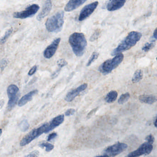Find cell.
Masks as SVG:
<instances>
[{"label": "cell", "instance_id": "cell-34", "mask_svg": "<svg viewBox=\"0 0 157 157\" xmlns=\"http://www.w3.org/2000/svg\"><path fill=\"white\" fill-rule=\"evenodd\" d=\"M61 70V68H59V69H58V70H57V71H56V72H54V73H53V74H52V77H54V78H55V77H57V76H58V75H59V73L60 71Z\"/></svg>", "mask_w": 157, "mask_h": 157}, {"label": "cell", "instance_id": "cell-22", "mask_svg": "<svg viewBox=\"0 0 157 157\" xmlns=\"http://www.w3.org/2000/svg\"><path fill=\"white\" fill-rule=\"evenodd\" d=\"M130 97V95L129 93H126L122 94L120 96V98L118 100V103L120 105H122L128 101Z\"/></svg>", "mask_w": 157, "mask_h": 157}, {"label": "cell", "instance_id": "cell-37", "mask_svg": "<svg viewBox=\"0 0 157 157\" xmlns=\"http://www.w3.org/2000/svg\"><path fill=\"white\" fill-rule=\"evenodd\" d=\"M95 157H109V156L107 155H100V156H96Z\"/></svg>", "mask_w": 157, "mask_h": 157}, {"label": "cell", "instance_id": "cell-29", "mask_svg": "<svg viewBox=\"0 0 157 157\" xmlns=\"http://www.w3.org/2000/svg\"><path fill=\"white\" fill-rule=\"evenodd\" d=\"M75 109L73 108H70L67 110L65 112V115L66 116H70L74 115L75 113Z\"/></svg>", "mask_w": 157, "mask_h": 157}, {"label": "cell", "instance_id": "cell-20", "mask_svg": "<svg viewBox=\"0 0 157 157\" xmlns=\"http://www.w3.org/2000/svg\"><path fill=\"white\" fill-rule=\"evenodd\" d=\"M143 77V73L141 70H137L133 76L132 81L133 83H136L142 80Z\"/></svg>", "mask_w": 157, "mask_h": 157}, {"label": "cell", "instance_id": "cell-28", "mask_svg": "<svg viewBox=\"0 0 157 157\" xmlns=\"http://www.w3.org/2000/svg\"><path fill=\"white\" fill-rule=\"evenodd\" d=\"M68 64V62L64 59H60L57 61V65L61 69L62 67L66 66Z\"/></svg>", "mask_w": 157, "mask_h": 157}, {"label": "cell", "instance_id": "cell-25", "mask_svg": "<svg viewBox=\"0 0 157 157\" xmlns=\"http://www.w3.org/2000/svg\"><path fill=\"white\" fill-rule=\"evenodd\" d=\"M99 55V54L98 53L96 52H93L92 55H91V57L90 58L87 64V66H90L93 62L95 61L98 59Z\"/></svg>", "mask_w": 157, "mask_h": 157}, {"label": "cell", "instance_id": "cell-26", "mask_svg": "<svg viewBox=\"0 0 157 157\" xmlns=\"http://www.w3.org/2000/svg\"><path fill=\"white\" fill-rule=\"evenodd\" d=\"M155 46V43L154 42L152 43H147L142 48V50L144 52L149 51L151 49H153Z\"/></svg>", "mask_w": 157, "mask_h": 157}, {"label": "cell", "instance_id": "cell-7", "mask_svg": "<svg viewBox=\"0 0 157 157\" xmlns=\"http://www.w3.org/2000/svg\"><path fill=\"white\" fill-rule=\"evenodd\" d=\"M39 9V6L34 4L28 6L24 11L14 13L13 17L15 18L20 19H24L27 18L31 17L36 14Z\"/></svg>", "mask_w": 157, "mask_h": 157}, {"label": "cell", "instance_id": "cell-9", "mask_svg": "<svg viewBox=\"0 0 157 157\" xmlns=\"http://www.w3.org/2000/svg\"><path fill=\"white\" fill-rule=\"evenodd\" d=\"M153 149V144L147 142L143 143L140 147L133 152H131L125 157H138L149 155Z\"/></svg>", "mask_w": 157, "mask_h": 157}, {"label": "cell", "instance_id": "cell-35", "mask_svg": "<svg viewBox=\"0 0 157 157\" xmlns=\"http://www.w3.org/2000/svg\"><path fill=\"white\" fill-rule=\"evenodd\" d=\"M1 67L2 69H3V67H5L6 66V64H7V61L6 60H3L1 62Z\"/></svg>", "mask_w": 157, "mask_h": 157}, {"label": "cell", "instance_id": "cell-24", "mask_svg": "<svg viewBox=\"0 0 157 157\" xmlns=\"http://www.w3.org/2000/svg\"><path fill=\"white\" fill-rule=\"evenodd\" d=\"M40 147L41 148H46V151L47 152H51L52 150H53L54 147L53 145L48 143H42L39 144Z\"/></svg>", "mask_w": 157, "mask_h": 157}, {"label": "cell", "instance_id": "cell-6", "mask_svg": "<svg viewBox=\"0 0 157 157\" xmlns=\"http://www.w3.org/2000/svg\"><path fill=\"white\" fill-rule=\"evenodd\" d=\"M18 92L19 88L16 85L11 84L8 86L7 89V93L9 100L7 108L9 110H12L17 103L19 96Z\"/></svg>", "mask_w": 157, "mask_h": 157}, {"label": "cell", "instance_id": "cell-14", "mask_svg": "<svg viewBox=\"0 0 157 157\" xmlns=\"http://www.w3.org/2000/svg\"><path fill=\"white\" fill-rule=\"evenodd\" d=\"M125 2L124 0H112L109 2L106 7L109 11H116L123 6Z\"/></svg>", "mask_w": 157, "mask_h": 157}, {"label": "cell", "instance_id": "cell-38", "mask_svg": "<svg viewBox=\"0 0 157 157\" xmlns=\"http://www.w3.org/2000/svg\"><path fill=\"white\" fill-rule=\"evenodd\" d=\"M155 126L157 128V116L156 119L155 121Z\"/></svg>", "mask_w": 157, "mask_h": 157}, {"label": "cell", "instance_id": "cell-8", "mask_svg": "<svg viewBox=\"0 0 157 157\" xmlns=\"http://www.w3.org/2000/svg\"><path fill=\"white\" fill-rule=\"evenodd\" d=\"M127 147L128 146L126 144L118 143L107 147L104 150V153L109 157H114L124 152Z\"/></svg>", "mask_w": 157, "mask_h": 157}, {"label": "cell", "instance_id": "cell-12", "mask_svg": "<svg viewBox=\"0 0 157 157\" xmlns=\"http://www.w3.org/2000/svg\"><path fill=\"white\" fill-rule=\"evenodd\" d=\"M87 84H84L79 86L77 88L71 90L65 96V100L67 102L73 101L81 92L84 91L87 88Z\"/></svg>", "mask_w": 157, "mask_h": 157}, {"label": "cell", "instance_id": "cell-31", "mask_svg": "<svg viewBox=\"0 0 157 157\" xmlns=\"http://www.w3.org/2000/svg\"><path fill=\"white\" fill-rule=\"evenodd\" d=\"M39 153L38 151H34L31 152L29 155H27L25 157H38L39 156Z\"/></svg>", "mask_w": 157, "mask_h": 157}, {"label": "cell", "instance_id": "cell-18", "mask_svg": "<svg viewBox=\"0 0 157 157\" xmlns=\"http://www.w3.org/2000/svg\"><path fill=\"white\" fill-rule=\"evenodd\" d=\"M139 100L142 103L151 105L156 102L157 97L153 95H142L139 97Z\"/></svg>", "mask_w": 157, "mask_h": 157}, {"label": "cell", "instance_id": "cell-5", "mask_svg": "<svg viewBox=\"0 0 157 157\" xmlns=\"http://www.w3.org/2000/svg\"><path fill=\"white\" fill-rule=\"evenodd\" d=\"M48 125V124L45 123L39 128L33 129L22 139L20 142V145L22 147L25 146L30 143L32 141L40 136L42 134L45 133Z\"/></svg>", "mask_w": 157, "mask_h": 157}, {"label": "cell", "instance_id": "cell-2", "mask_svg": "<svg viewBox=\"0 0 157 157\" xmlns=\"http://www.w3.org/2000/svg\"><path fill=\"white\" fill-rule=\"evenodd\" d=\"M69 43L75 54L81 57L84 54L86 48V40L83 33L75 32L71 35L69 39Z\"/></svg>", "mask_w": 157, "mask_h": 157}, {"label": "cell", "instance_id": "cell-17", "mask_svg": "<svg viewBox=\"0 0 157 157\" xmlns=\"http://www.w3.org/2000/svg\"><path fill=\"white\" fill-rule=\"evenodd\" d=\"M38 93L37 90H34L30 91L26 95L22 97L18 102V106L19 107H23L28 102L32 100L33 96Z\"/></svg>", "mask_w": 157, "mask_h": 157}, {"label": "cell", "instance_id": "cell-13", "mask_svg": "<svg viewBox=\"0 0 157 157\" xmlns=\"http://www.w3.org/2000/svg\"><path fill=\"white\" fill-rule=\"evenodd\" d=\"M64 115L62 114L59 115L52 119L51 121L50 122L49 124H48L45 133H48L51 131L54 130L56 127L59 126L64 121Z\"/></svg>", "mask_w": 157, "mask_h": 157}, {"label": "cell", "instance_id": "cell-11", "mask_svg": "<svg viewBox=\"0 0 157 157\" xmlns=\"http://www.w3.org/2000/svg\"><path fill=\"white\" fill-rule=\"evenodd\" d=\"M60 38H57L53 40L50 45H49L44 52V56L47 59H50L56 53L58 49L60 42Z\"/></svg>", "mask_w": 157, "mask_h": 157}, {"label": "cell", "instance_id": "cell-23", "mask_svg": "<svg viewBox=\"0 0 157 157\" xmlns=\"http://www.w3.org/2000/svg\"><path fill=\"white\" fill-rule=\"evenodd\" d=\"M12 32H13V29L12 28L9 29L8 30H6L3 37L0 39V44H4L6 41L7 40V39L10 37L11 34H12Z\"/></svg>", "mask_w": 157, "mask_h": 157}, {"label": "cell", "instance_id": "cell-39", "mask_svg": "<svg viewBox=\"0 0 157 157\" xmlns=\"http://www.w3.org/2000/svg\"><path fill=\"white\" fill-rule=\"evenodd\" d=\"M2 129H0V136L2 135Z\"/></svg>", "mask_w": 157, "mask_h": 157}, {"label": "cell", "instance_id": "cell-3", "mask_svg": "<svg viewBox=\"0 0 157 157\" xmlns=\"http://www.w3.org/2000/svg\"><path fill=\"white\" fill-rule=\"evenodd\" d=\"M64 16L63 11H59L49 18L45 24L47 30L53 33L60 32L64 24Z\"/></svg>", "mask_w": 157, "mask_h": 157}, {"label": "cell", "instance_id": "cell-27", "mask_svg": "<svg viewBox=\"0 0 157 157\" xmlns=\"http://www.w3.org/2000/svg\"><path fill=\"white\" fill-rule=\"evenodd\" d=\"M101 31L100 29H97L95 32H94L92 36L90 37V40L91 41H94L96 40L99 37H100V35Z\"/></svg>", "mask_w": 157, "mask_h": 157}, {"label": "cell", "instance_id": "cell-4", "mask_svg": "<svg viewBox=\"0 0 157 157\" xmlns=\"http://www.w3.org/2000/svg\"><path fill=\"white\" fill-rule=\"evenodd\" d=\"M123 59L122 53L118 54L113 59L104 61L99 67L98 71L104 75L110 73L121 64Z\"/></svg>", "mask_w": 157, "mask_h": 157}, {"label": "cell", "instance_id": "cell-30", "mask_svg": "<svg viewBox=\"0 0 157 157\" xmlns=\"http://www.w3.org/2000/svg\"><path fill=\"white\" fill-rule=\"evenodd\" d=\"M146 142H147V143L153 144L154 141H155V138H154L153 135H149L148 136H147L146 138Z\"/></svg>", "mask_w": 157, "mask_h": 157}, {"label": "cell", "instance_id": "cell-15", "mask_svg": "<svg viewBox=\"0 0 157 157\" xmlns=\"http://www.w3.org/2000/svg\"><path fill=\"white\" fill-rule=\"evenodd\" d=\"M52 7V4L51 1H47L45 2L43 5V8L41 12L37 16V19L40 21L45 17L47 16L50 12Z\"/></svg>", "mask_w": 157, "mask_h": 157}, {"label": "cell", "instance_id": "cell-10", "mask_svg": "<svg viewBox=\"0 0 157 157\" xmlns=\"http://www.w3.org/2000/svg\"><path fill=\"white\" fill-rule=\"evenodd\" d=\"M98 4V2H95L85 6L79 14L78 20L82 21L86 19L94 12Z\"/></svg>", "mask_w": 157, "mask_h": 157}, {"label": "cell", "instance_id": "cell-16", "mask_svg": "<svg viewBox=\"0 0 157 157\" xmlns=\"http://www.w3.org/2000/svg\"><path fill=\"white\" fill-rule=\"evenodd\" d=\"M86 1V0H71L65 6V11L66 12L73 11L82 5Z\"/></svg>", "mask_w": 157, "mask_h": 157}, {"label": "cell", "instance_id": "cell-1", "mask_svg": "<svg viewBox=\"0 0 157 157\" xmlns=\"http://www.w3.org/2000/svg\"><path fill=\"white\" fill-rule=\"evenodd\" d=\"M142 36V34L137 31H132L130 32L128 36L119 44L118 47L113 50L111 55L115 56L130 49L139 41Z\"/></svg>", "mask_w": 157, "mask_h": 157}, {"label": "cell", "instance_id": "cell-36", "mask_svg": "<svg viewBox=\"0 0 157 157\" xmlns=\"http://www.w3.org/2000/svg\"><path fill=\"white\" fill-rule=\"evenodd\" d=\"M152 37H153V38H154V40L157 39V28H156V29H155V31H154L153 36Z\"/></svg>", "mask_w": 157, "mask_h": 157}, {"label": "cell", "instance_id": "cell-32", "mask_svg": "<svg viewBox=\"0 0 157 157\" xmlns=\"http://www.w3.org/2000/svg\"><path fill=\"white\" fill-rule=\"evenodd\" d=\"M37 69V66L36 65H35V66H33V67L29 70V75H33L34 74L36 73V72Z\"/></svg>", "mask_w": 157, "mask_h": 157}, {"label": "cell", "instance_id": "cell-21", "mask_svg": "<svg viewBox=\"0 0 157 157\" xmlns=\"http://www.w3.org/2000/svg\"><path fill=\"white\" fill-rule=\"evenodd\" d=\"M19 127L22 131L25 132L28 131L29 127V124L28 121L27 120H23L19 124Z\"/></svg>", "mask_w": 157, "mask_h": 157}, {"label": "cell", "instance_id": "cell-33", "mask_svg": "<svg viewBox=\"0 0 157 157\" xmlns=\"http://www.w3.org/2000/svg\"><path fill=\"white\" fill-rule=\"evenodd\" d=\"M57 136V134L56 133H52L49 134V135L48 136V141H50L51 140H53L54 138H56Z\"/></svg>", "mask_w": 157, "mask_h": 157}, {"label": "cell", "instance_id": "cell-19", "mask_svg": "<svg viewBox=\"0 0 157 157\" xmlns=\"http://www.w3.org/2000/svg\"><path fill=\"white\" fill-rule=\"evenodd\" d=\"M118 93L117 91L112 90L110 91L105 98V100L107 103H111L114 102L117 99Z\"/></svg>", "mask_w": 157, "mask_h": 157}]
</instances>
